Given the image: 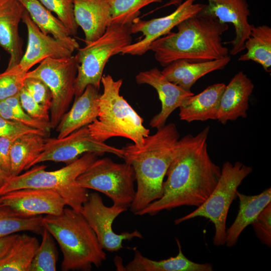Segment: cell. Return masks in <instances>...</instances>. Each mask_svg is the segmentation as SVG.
I'll use <instances>...</instances> for the list:
<instances>
[{"label":"cell","mask_w":271,"mask_h":271,"mask_svg":"<svg viewBox=\"0 0 271 271\" xmlns=\"http://www.w3.org/2000/svg\"><path fill=\"white\" fill-rule=\"evenodd\" d=\"M1 204L7 206L24 217L58 215L66 205L64 199L56 192L42 189L24 188L1 196Z\"/></svg>","instance_id":"cell-14"},{"label":"cell","mask_w":271,"mask_h":271,"mask_svg":"<svg viewBox=\"0 0 271 271\" xmlns=\"http://www.w3.org/2000/svg\"><path fill=\"white\" fill-rule=\"evenodd\" d=\"M39 244L34 236L18 234L7 252L0 258V271H29Z\"/></svg>","instance_id":"cell-28"},{"label":"cell","mask_w":271,"mask_h":271,"mask_svg":"<svg viewBox=\"0 0 271 271\" xmlns=\"http://www.w3.org/2000/svg\"><path fill=\"white\" fill-rule=\"evenodd\" d=\"M42 222L57 241L63 254V271H89L106 260V254L96 235L81 213L64 208L58 215H46Z\"/></svg>","instance_id":"cell-4"},{"label":"cell","mask_w":271,"mask_h":271,"mask_svg":"<svg viewBox=\"0 0 271 271\" xmlns=\"http://www.w3.org/2000/svg\"><path fill=\"white\" fill-rule=\"evenodd\" d=\"M136 180L134 169L127 162L117 163L108 158L96 159L76 179L80 186L109 197L113 204L127 208L133 202Z\"/></svg>","instance_id":"cell-9"},{"label":"cell","mask_w":271,"mask_h":271,"mask_svg":"<svg viewBox=\"0 0 271 271\" xmlns=\"http://www.w3.org/2000/svg\"><path fill=\"white\" fill-rule=\"evenodd\" d=\"M19 98L23 108L30 116L50 121V109L36 101L24 87L20 92Z\"/></svg>","instance_id":"cell-39"},{"label":"cell","mask_w":271,"mask_h":271,"mask_svg":"<svg viewBox=\"0 0 271 271\" xmlns=\"http://www.w3.org/2000/svg\"><path fill=\"white\" fill-rule=\"evenodd\" d=\"M43 217H24L10 207L0 204V238L23 231L41 234L44 229Z\"/></svg>","instance_id":"cell-30"},{"label":"cell","mask_w":271,"mask_h":271,"mask_svg":"<svg viewBox=\"0 0 271 271\" xmlns=\"http://www.w3.org/2000/svg\"><path fill=\"white\" fill-rule=\"evenodd\" d=\"M86 153H93L98 156L108 153L124 158L122 148L119 149L96 140L86 126L62 138H46L42 152L31 164L30 168L46 161L68 164Z\"/></svg>","instance_id":"cell-11"},{"label":"cell","mask_w":271,"mask_h":271,"mask_svg":"<svg viewBox=\"0 0 271 271\" xmlns=\"http://www.w3.org/2000/svg\"><path fill=\"white\" fill-rule=\"evenodd\" d=\"M179 252L177 255L166 259L155 260L144 256L136 247L134 256L121 270L126 271H212L209 263H199L189 259L183 253L180 241L176 238Z\"/></svg>","instance_id":"cell-24"},{"label":"cell","mask_w":271,"mask_h":271,"mask_svg":"<svg viewBox=\"0 0 271 271\" xmlns=\"http://www.w3.org/2000/svg\"><path fill=\"white\" fill-rule=\"evenodd\" d=\"M111 11L112 23L130 26L141 14L140 10L163 0H107Z\"/></svg>","instance_id":"cell-32"},{"label":"cell","mask_w":271,"mask_h":271,"mask_svg":"<svg viewBox=\"0 0 271 271\" xmlns=\"http://www.w3.org/2000/svg\"><path fill=\"white\" fill-rule=\"evenodd\" d=\"M177 32H170L153 42L149 50L164 67L174 61L185 60L201 62L228 56V49L223 45L221 36L228 25L213 17L196 15L177 26Z\"/></svg>","instance_id":"cell-3"},{"label":"cell","mask_w":271,"mask_h":271,"mask_svg":"<svg viewBox=\"0 0 271 271\" xmlns=\"http://www.w3.org/2000/svg\"><path fill=\"white\" fill-rule=\"evenodd\" d=\"M139 84H148L157 91L161 102V110L150 122L153 128H159L166 124L170 114L194 94L174 84L166 78L157 67L141 71L136 76Z\"/></svg>","instance_id":"cell-16"},{"label":"cell","mask_w":271,"mask_h":271,"mask_svg":"<svg viewBox=\"0 0 271 271\" xmlns=\"http://www.w3.org/2000/svg\"><path fill=\"white\" fill-rule=\"evenodd\" d=\"M100 94L99 89L89 85L80 95L75 98L70 110L64 114L56 127L57 138L88 126L98 118Z\"/></svg>","instance_id":"cell-20"},{"label":"cell","mask_w":271,"mask_h":271,"mask_svg":"<svg viewBox=\"0 0 271 271\" xmlns=\"http://www.w3.org/2000/svg\"><path fill=\"white\" fill-rule=\"evenodd\" d=\"M29 133L38 134L45 138L49 137L50 134L41 129L0 117V138H17Z\"/></svg>","instance_id":"cell-37"},{"label":"cell","mask_w":271,"mask_h":271,"mask_svg":"<svg viewBox=\"0 0 271 271\" xmlns=\"http://www.w3.org/2000/svg\"><path fill=\"white\" fill-rule=\"evenodd\" d=\"M257 237L268 247L271 246V203H269L251 223Z\"/></svg>","instance_id":"cell-38"},{"label":"cell","mask_w":271,"mask_h":271,"mask_svg":"<svg viewBox=\"0 0 271 271\" xmlns=\"http://www.w3.org/2000/svg\"><path fill=\"white\" fill-rule=\"evenodd\" d=\"M77 65L74 56L48 58L26 74V77L36 78L43 81L51 92L50 122L52 129L57 127L75 96Z\"/></svg>","instance_id":"cell-10"},{"label":"cell","mask_w":271,"mask_h":271,"mask_svg":"<svg viewBox=\"0 0 271 271\" xmlns=\"http://www.w3.org/2000/svg\"><path fill=\"white\" fill-rule=\"evenodd\" d=\"M245 53L240 55L238 61H252L263 69L270 72L271 28L267 25H253L249 38L244 43Z\"/></svg>","instance_id":"cell-29"},{"label":"cell","mask_w":271,"mask_h":271,"mask_svg":"<svg viewBox=\"0 0 271 271\" xmlns=\"http://www.w3.org/2000/svg\"><path fill=\"white\" fill-rule=\"evenodd\" d=\"M254 87L252 81L242 71L236 73L222 93L217 120L225 124L228 121L246 117L249 97Z\"/></svg>","instance_id":"cell-19"},{"label":"cell","mask_w":271,"mask_h":271,"mask_svg":"<svg viewBox=\"0 0 271 271\" xmlns=\"http://www.w3.org/2000/svg\"><path fill=\"white\" fill-rule=\"evenodd\" d=\"M239 200L238 214L232 224L226 230L225 244L231 247L237 243L243 230L256 218L261 211L271 202V188L259 194L248 196L236 192Z\"/></svg>","instance_id":"cell-25"},{"label":"cell","mask_w":271,"mask_h":271,"mask_svg":"<svg viewBox=\"0 0 271 271\" xmlns=\"http://www.w3.org/2000/svg\"><path fill=\"white\" fill-rule=\"evenodd\" d=\"M208 4L197 14L213 17L224 23H230L234 28V38L224 44H230L229 54L235 56L244 49V43L249 38L252 25L249 24L250 13L246 0H206Z\"/></svg>","instance_id":"cell-15"},{"label":"cell","mask_w":271,"mask_h":271,"mask_svg":"<svg viewBox=\"0 0 271 271\" xmlns=\"http://www.w3.org/2000/svg\"><path fill=\"white\" fill-rule=\"evenodd\" d=\"M0 59H1V56H0Z\"/></svg>","instance_id":"cell-45"},{"label":"cell","mask_w":271,"mask_h":271,"mask_svg":"<svg viewBox=\"0 0 271 271\" xmlns=\"http://www.w3.org/2000/svg\"><path fill=\"white\" fill-rule=\"evenodd\" d=\"M182 1H183V0H170L168 2L166 3L163 6H161L160 7L157 8V9L154 10L153 11L151 12L150 13H152V12H153L154 11H156V10H158L160 9L161 8L169 7V6H175L178 7L179 5H180L182 3Z\"/></svg>","instance_id":"cell-42"},{"label":"cell","mask_w":271,"mask_h":271,"mask_svg":"<svg viewBox=\"0 0 271 271\" xmlns=\"http://www.w3.org/2000/svg\"><path fill=\"white\" fill-rule=\"evenodd\" d=\"M209 129L208 126L195 136L189 134L180 139L177 153L166 174L162 196L137 215H155L183 206L198 207L207 200L221 172L208 152Z\"/></svg>","instance_id":"cell-1"},{"label":"cell","mask_w":271,"mask_h":271,"mask_svg":"<svg viewBox=\"0 0 271 271\" xmlns=\"http://www.w3.org/2000/svg\"><path fill=\"white\" fill-rule=\"evenodd\" d=\"M41 235V243L37 250L29 271H55L58 253L54 237L45 228Z\"/></svg>","instance_id":"cell-33"},{"label":"cell","mask_w":271,"mask_h":271,"mask_svg":"<svg viewBox=\"0 0 271 271\" xmlns=\"http://www.w3.org/2000/svg\"><path fill=\"white\" fill-rule=\"evenodd\" d=\"M1 199H0V203H1Z\"/></svg>","instance_id":"cell-44"},{"label":"cell","mask_w":271,"mask_h":271,"mask_svg":"<svg viewBox=\"0 0 271 271\" xmlns=\"http://www.w3.org/2000/svg\"><path fill=\"white\" fill-rule=\"evenodd\" d=\"M0 117L49 133L52 129L50 121L34 118L24 110L20 101L19 94L0 100Z\"/></svg>","instance_id":"cell-31"},{"label":"cell","mask_w":271,"mask_h":271,"mask_svg":"<svg viewBox=\"0 0 271 271\" xmlns=\"http://www.w3.org/2000/svg\"><path fill=\"white\" fill-rule=\"evenodd\" d=\"M17 235L13 234L0 238V258L7 252Z\"/></svg>","instance_id":"cell-41"},{"label":"cell","mask_w":271,"mask_h":271,"mask_svg":"<svg viewBox=\"0 0 271 271\" xmlns=\"http://www.w3.org/2000/svg\"><path fill=\"white\" fill-rule=\"evenodd\" d=\"M9 177L0 169V188L6 182Z\"/></svg>","instance_id":"cell-43"},{"label":"cell","mask_w":271,"mask_h":271,"mask_svg":"<svg viewBox=\"0 0 271 271\" xmlns=\"http://www.w3.org/2000/svg\"><path fill=\"white\" fill-rule=\"evenodd\" d=\"M46 138L38 134L29 133L14 140L10 150V177L30 169L31 164L42 152Z\"/></svg>","instance_id":"cell-27"},{"label":"cell","mask_w":271,"mask_h":271,"mask_svg":"<svg viewBox=\"0 0 271 271\" xmlns=\"http://www.w3.org/2000/svg\"><path fill=\"white\" fill-rule=\"evenodd\" d=\"M180 134L174 123L158 128L138 146L128 144L122 148L125 162L134 169L137 189L130 211L137 214L163 195L164 179L179 147Z\"/></svg>","instance_id":"cell-2"},{"label":"cell","mask_w":271,"mask_h":271,"mask_svg":"<svg viewBox=\"0 0 271 271\" xmlns=\"http://www.w3.org/2000/svg\"><path fill=\"white\" fill-rule=\"evenodd\" d=\"M73 2L75 20L84 32L86 44L102 36L112 23L107 0H74Z\"/></svg>","instance_id":"cell-21"},{"label":"cell","mask_w":271,"mask_h":271,"mask_svg":"<svg viewBox=\"0 0 271 271\" xmlns=\"http://www.w3.org/2000/svg\"><path fill=\"white\" fill-rule=\"evenodd\" d=\"M24 87L38 103L50 109L52 105L51 92L41 80L33 77H26Z\"/></svg>","instance_id":"cell-36"},{"label":"cell","mask_w":271,"mask_h":271,"mask_svg":"<svg viewBox=\"0 0 271 271\" xmlns=\"http://www.w3.org/2000/svg\"><path fill=\"white\" fill-rule=\"evenodd\" d=\"M130 26L112 23L104 34L97 40L79 48L74 56L77 73L75 84V97L80 95L91 85L99 89L105 66L121 48L132 43Z\"/></svg>","instance_id":"cell-7"},{"label":"cell","mask_w":271,"mask_h":271,"mask_svg":"<svg viewBox=\"0 0 271 271\" xmlns=\"http://www.w3.org/2000/svg\"><path fill=\"white\" fill-rule=\"evenodd\" d=\"M225 86L223 83H215L199 94L188 97L179 107L180 120L188 122L217 120L221 96Z\"/></svg>","instance_id":"cell-22"},{"label":"cell","mask_w":271,"mask_h":271,"mask_svg":"<svg viewBox=\"0 0 271 271\" xmlns=\"http://www.w3.org/2000/svg\"><path fill=\"white\" fill-rule=\"evenodd\" d=\"M27 73L23 71L19 65L0 73V100H5L20 93L24 87Z\"/></svg>","instance_id":"cell-35"},{"label":"cell","mask_w":271,"mask_h":271,"mask_svg":"<svg viewBox=\"0 0 271 271\" xmlns=\"http://www.w3.org/2000/svg\"><path fill=\"white\" fill-rule=\"evenodd\" d=\"M19 1L43 33L51 35L54 38L65 44L73 52L79 48V44L71 37L63 23L38 0Z\"/></svg>","instance_id":"cell-26"},{"label":"cell","mask_w":271,"mask_h":271,"mask_svg":"<svg viewBox=\"0 0 271 271\" xmlns=\"http://www.w3.org/2000/svg\"><path fill=\"white\" fill-rule=\"evenodd\" d=\"M101 83L98 118L87 126L93 138L105 142L113 137H122L141 146L150 130L143 125V119L120 95L122 80H114L110 75H103Z\"/></svg>","instance_id":"cell-5"},{"label":"cell","mask_w":271,"mask_h":271,"mask_svg":"<svg viewBox=\"0 0 271 271\" xmlns=\"http://www.w3.org/2000/svg\"><path fill=\"white\" fill-rule=\"evenodd\" d=\"M127 209L113 204L110 207L106 206L99 194L93 192L89 193L88 199L83 203L80 212L95 232L102 248L115 252L123 248L124 240L143 238L141 233L137 229L120 234L113 231L112 226L114 219Z\"/></svg>","instance_id":"cell-12"},{"label":"cell","mask_w":271,"mask_h":271,"mask_svg":"<svg viewBox=\"0 0 271 271\" xmlns=\"http://www.w3.org/2000/svg\"><path fill=\"white\" fill-rule=\"evenodd\" d=\"M38 1L49 11L56 15L71 36L77 34L78 26L74 17V0Z\"/></svg>","instance_id":"cell-34"},{"label":"cell","mask_w":271,"mask_h":271,"mask_svg":"<svg viewBox=\"0 0 271 271\" xmlns=\"http://www.w3.org/2000/svg\"><path fill=\"white\" fill-rule=\"evenodd\" d=\"M195 0H186L171 14L146 21L138 18L130 25L132 34L141 32L144 38L121 48L119 53L140 56L149 51L151 44L168 34L183 20L197 15L204 5L194 3Z\"/></svg>","instance_id":"cell-13"},{"label":"cell","mask_w":271,"mask_h":271,"mask_svg":"<svg viewBox=\"0 0 271 271\" xmlns=\"http://www.w3.org/2000/svg\"><path fill=\"white\" fill-rule=\"evenodd\" d=\"M17 138H0V169L5 172L9 178L11 176V171L10 150L13 142Z\"/></svg>","instance_id":"cell-40"},{"label":"cell","mask_w":271,"mask_h":271,"mask_svg":"<svg viewBox=\"0 0 271 271\" xmlns=\"http://www.w3.org/2000/svg\"><path fill=\"white\" fill-rule=\"evenodd\" d=\"M97 156L93 153H86L66 166L52 171H46V166L34 165L25 173L10 177L0 188V196L24 188L50 190L59 194L66 205L80 212L89 193L87 189L78 185L76 179Z\"/></svg>","instance_id":"cell-6"},{"label":"cell","mask_w":271,"mask_h":271,"mask_svg":"<svg viewBox=\"0 0 271 271\" xmlns=\"http://www.w3.org/2000/svg\"><path fill=\"white\" fill-rule=\"evenodd\" d=\"M230 60L229 55L201 62L179 60L165 67L161 73L170 82L186 90L191 91V88L198 79L210 72L224 69Z\"/></svg>","instance_id":"cell-23"},{"label":"cell","mask_w":271,"mask_h":271,"mask_svg":"<svg viewBox=\"0 0 271 271\" xmlns=\"http://www.w3.org/2000/svg\"><path fill=\"white\" fill-rule=\"evenodd\" d=\"M252 172L251 167L240 162L234 164L225 162L221 168L218 181L207 200L191 213L176 219L175 224L178 225L197 217L206 218L215 226L214 245H225L226 222L230 206L236 196L238 187Z\"/></svg>","instance_id":"cell-8"},{"label":"cell","mask_w":271,"mask_h":271,"mask_svg":"<svg viewBox=\"0 0 271 271\" xmlns=\"http://www.w3.org/2000/svg\"><path fill=\"white\" fill-rule=\"evenodd\" d=\"M22 22L28 31V44L25 53L18 64L21 69L28 72L34 65L48 58H60L72 56V51L61 41L43 33L31 19L26 10Z\"/></svg>","instance_id":"cell-17"},{"label":"cell","mask_w":271,"mask_h":271,"mask_svg":"<svg viewBox=\"0 0 271 271\" xmlns=\"http://www.w3.org/2000/svg\"><path fill=\"white\" fill-rule=\"evenodd\" d=\"M25 10L19 0H0V46L10 56L7 69L18 65L23 56L19 26Z\"/></svg>","instance_id":"cell-18"}]
</instances>
